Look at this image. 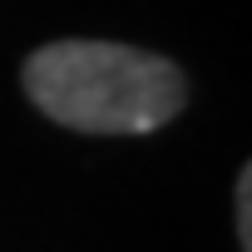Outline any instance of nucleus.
<instances>
[{
	"instance_id": "obj_1",
	"label": "nucleus",
	"mask_w": 252,
	"mask_h": 252,
	"mask_svg": "<svg viewBox=\"0 0 252 252\" xmlns=\"http://www.w3.org/2000/svg\"><path fill=\"white\" fill-rule=\"evenodd\" d=\"M20 79L30 104L74 134H154L188 104V79L173 60L114 40L40 45Z\"/></svg>"
},
{
	"instance_id": "obj_2",
	"label": "nucleus",
	"mask_w": 252,
	"mask_h": 252,
	"mask_svg": "<svg viewBox=\"0 0 252 252\" xmlns=\"http://www.w3.org/2000/svg\"><path fill=\"white\" fill-rule=\"evenodd\" d=\"M237 242L242 252H252V168L237 173Z\"/></svg>"
}]
</instances>
